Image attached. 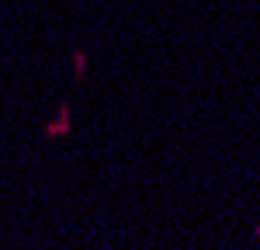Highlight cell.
<instances>
[{
  "instance_id": "1",
  "label": "cell",
  "mask_w": 260,
  "mask_h": 250,
  "mask_svg": "<svg viewBox=\"0 0 260 250\" xmlns=\"http://www.w3.org/2000/svg\"><path fill=\"white\" fill-rule=\"evenodd\" d=\"M66 125H70V111L62 108V111H59V122L49 125V132H45V136H66Z\"/></svg>"
}]
</instances>
